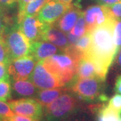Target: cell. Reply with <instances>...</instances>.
Returning a JSON list of instances; mask_svg holds the SVG:
<instances>
[{"mask_svg":"<svg viewBox=\"0 0 121 121\" xmlns=\"http://www.w3.org/2000/svg\"><path fill=\"white\" fill-rule=\"evenodd\" d=\"M116 21L115 18L112 19L90 32V47L83 55L95 63L104 79L118 53L114 40Z\"/></svg>","mask_w":121,"mask_h":121,"instance_id":"cell-1","label":"cell"},{"mask_svg":"<svg viewBox=\"0 0 121 121\" xmlns=\"http://www.w3.org/2000/svg\"><path fill=\"white\" fill-rule=\"evenodd\" d=\"M82 100L67 90L50 104L44 107L43 121H64L82 111ZM41 120V121H42Z\"/></svg>","mask_w":121,"mask_h":121,"instance_id":"cell-2","label":"cell"},{"mask_svg":"<svg viewBox=\"0 0 121 121\" xmlns=\"http://www.w3.org/2000/svg\"><path fill=\"white\" fill-rule=\"evenodd\" d=\"M67 87L79 99L85 102H105L108 100L104 93L105 80L99 78H73Z\"/></svg>","mask_w":121,"mask_h":121,"instance_id":"cell-3","label":"cell"},{"mask_svg":"<svg viewBox=\"0 0 121 121\" xmlns=\"http://www.w3.org/2000/svg\"><path fill=\"white\" fill-rule=\"evenodd\" d=\"M79 60V58L63 52L42 61L44 66L59 79L63 86L67 87L77 73Z\"/></svg>","mask_w":121,"mask_h":121,"instance_id":"cell-4","label":"cell"},{"mask_svg":"<svg viewBox=\"0 0 121 121\" xmlns=\"http://www.w3.org/2000/svg\"><path fill=\"white\" fill-rule=\"evenodd\" d=\"M2 38L11 60L30 55L31 43L22 33L17 23L8 26Z\"/></svg>","mask_w":121,"mask_h":121,"instance_id":"cell-5","label":"cell"},{"mask_svg":"<svg viewBox=\"0 0 121 121\" xmlns=\"http://www.w3.org/2000/svg\"><path fill=\"white\" fill-rule=\"evenodd\" d=\"M8 104L16 114L30 117L40 121L43 118L44 107L35 98H22L9 100Z\"/></svg>","mask_w":121,"mask_h":121,"instance_id":"cell-6","label":"cell"},{"mask_svg":"<svg viewBox=\"0 0 121 121\" xmlns=\"http://www.w3.org/2000/svg\"><path fill=\"white\" fill-rule=\"evenodd\" d=\"M29 79L39 90L64 87L59 79L44 66L42 60L36 63Z\"/></svg>","mask_w":121,"mask_h":121,"instance_id":"cell-7","label":"cell"},{"mask_svg":"<svg viewBox=\"0 0 121 121\" xmlns=\"http://www.w3.org/2000/svg\"><path fill=\"white\" fill-rule=\"evenodd\" d=\"M71 6V3H65L59 0H49L40 9L36 16L42 23L52 24L69 10Z\"/></svg>","mask_w":121,"mask_h":121,"instance_id":"cell-8","label":"cell"},{"mask_svg":"<svg viewBox=\"0 0 121 121\" xmlns=\"http://www.w3.org/2000/svg\"><path fill=\"white\" fill-rule=\"evenodd\" d=\"M37 63L30 55L11 60L8 65L9 75L12 79H29Z\"/></svg>","mask_w":121,"mask_h":121,"instance_id":"cell-9","label":"cell"},{"mask_svg":"<svg viewBox=\"0 0 121 121\" xmlns=\"http://www.w3.org/2000/svg\"><path fill=\"white\" fill-rule=\"evenodd\" d=\"M83 16L86 22L87 32L114 18L108 6L99 4L88 7L83 12Z\"/></svg>","mask_w":121,"mask_h":121,"instance_id":"cell-10","label":"cell"},{"mask_svg":"<svg viewBox=\"0 0 121 121\" xmlns=\"http://www.w3.org/2000/svg\"><path fill=\"white\" fill-rule=\"evenodd\" d=\"M17 24L31 43L40 40L44 24L40 22L36 16H24L17 18Z\"/></svg>","mask_w":121,"mask_h":121,"instance_id":"cell-11","label":"cell"},{"mask_svg":"<svg viewBox=\"0 0 121 121\" xmlns=\"http://www.w3.org/2000/svg\"><path fill=\"white\" fill-rule=\"evenodd\" d=\"M40 40L53 44L61 52H64L70 45L67 35L52 24H44Z\"/></svg>","mask_w":121,"mask_h":121,"instance_id":"cell-12","label":"cell"},{"mask_svg":"<svg viewBox=\"0 0 121 121\" xmlns=\"http://www.w3.org/2000/svg\"><path fill=\"white\" fill-rule=\"evenodd\" d=\"M82 13L83 12L79 5L72 4L71 8L52 24L67 34L71 30Z\"/></svg>","mask_w":121,"mask_h":121,"instance_id":"cell-13","label":"cell"},{"mask_svg":"<svg viewBox=\"0 0 121 121\" xmlns=\"http://www.w3.org/2000/svg\"><path fill=\"white\" fill-rule=\"evenodd\" d=\"M59 48L53 44L43 40H38L31 43L30 55L38 62L44 60L60 52Z\"/></svg>","mask_w":121,"mask_h":121,"instance_id":"cell-14","label":"cell"},{"mask_svg":"<svg viewBox=\"0 0 121 121\" xmlns=\"http://www.w3.org/2000/svg\"><path fill=\"white\" fill-rule=\"evenodd\" d=\"M99 78L105 80L101 76L99 69L95 63L86 56H83L78 63V71L73 78L75 79H86V78Z\"/></svg>","mask_w":121,"mask_h":121,"instance_id":"cell-15","label":"cell"},{"mask_svg":"<svg viewBox=\"0 0 121 121\" xmlns=\"http://www.w3.org/2000/svg\"><path fill=\"white\" fill-rule=\"evenodd\" d=\"M12 86L14 94L21 98H35L39 91L30 79H12Z\"/></svg>","mask_w":121,"mask_h":121,"instance_id":"cell-16","label":"cell"},{"mask_svg":"<svg viewBox=\"0 0 121 121\" xmlns=\"http://www.w3.org/2000/svg\"><path fill=\"white\" fill-rule=\"evenodd\" d=\"M69 90L67 87H61L52 89L39 90L35 96V99L43 107L50 104L60 95Z\"/></svg>","mask_w":121,"mask_h":121,"instance_id":"cell-17","label":"cell"},{"mask_svg":"<svg viewBox=\"0 0 121 121\" xmlns=\"http://www.w3.org/2000/svg\"><path fill=\"white\" fill-rule=\"evenodd\" d=\"M94 113L96 114V121H119L121 118V114L108 104H99Z\"/></svg>","mask_w":121,"mask_h":121,"instance_id":"cell-18","label":"cell"},{"mask_svg":"<svg viewBox=\"0 0 121 121\" xmlns=\"http://www.w3.org/2000/svg\"><path fill=\"white\" fill-rule=\"evenodd\" d=\"M49 0H33L28 3L23 9V10L17 13V18L24 16H36L47 1Z\"/></svg>","mask_w":121,"mask_h":121,"instance_id":"cell-19","label":"cell"},{"mask_svg":"<svg viewBox=\"0 0 121 121\" xmlns=\"http://www.w3.org/2000/svg\"><path fill=\"white\" fill-rule=\"evenodd\" d=\"M12 86L10 76L0 79V100L6 102L12 98Z\"/></svg>","mask_w":121,"mask_h":121,"instance_id":"cell-20","label":"cell"},{"mask_svg":"<svg viewBox=\"0 0 121 121\" xmlns=\"http://www.w3.org/2000/svg\"><path fill=\"white\" fill-rule=\"evenodd\" d=\"M69 32L78 38L82 37L86 33H87L86 22L83 16V12L82 14L80 16V17L78 18L77 22L75 23L73 28Z\"/></svg>","mask_w":121,"mask_h":121,"instance_id":"cell-21","label":"cell"},{"mask_svg":"<svg viewBox=\"0 0 121 121\" xmlns=\"http://www.w3.org/2000/svg\"><path fill=\"white\" fill-rule=\"evenodd\" d=\"M91 44V36L90 32H88L86 33L85 35L82 36L78 39L77 43L75 44L74 46L75 47L78 49L80 52H82L83 55L88 51V49L90 47Z\"/></svg>","mask_w":121,"mask_h":121,"instance_id":"cell-22","label":"cell"},{"mask_svg":"<svg viewBox=\"0 0 121 121\" xmlns=\"http://www.w3.org/2000/svg\"><path fill=\"white\" fill-rule=\"evenodd\" d=\"M9 22L10 19L5 13V9L0 5V38L3 37L6 28L12 25Z\"/></svg>","mask_w":121,"mask_h":121,"instance_id":"cell-23","label":"cell"},{"mask_svg":"<svg viewBox=\"0 0 121 121\" xmlns=\"http://www.w3.org/2000/svg\"><path fill=\"white\" fill-rule=\"evenodd\" d=\"M8 50L3 38H0V63L8 65L10 62Z\"/></svg>","mask_w":121,"mask_h":121,"instance_id":"cell-24","label":"cell"},{"mask_svg":"<svg viewBox=\"0 0 121 121\" xmlns=\"http://www.w3.org/2000/svg\"><path fill=\"white\" fill-rule=\"evenodd\" d=\"M108 105L114 110L121 114V94H117L109 99Z\"/></svg>","mask_w":121,"mask_h":121,"instance_id":"cell-25","label":"cell"},{"mask_svg":"<svg viewBox=\"0 0 121 121\" xmlns=\"http://www.w3.org/2000/svg\"><path fill=\"white\" fill-rule=\"evenodd\" d=\"M14 114L9 104L5 102L0 100V116L5 119H9Z\"/></svg>","mask_w":121,"mask_h":121,"instance_id":"cell-26","label":"cell"},{"mask_svg":"<svg viewBox=\"0 0 121 121\" xmlns=\"http://www.w3.org/2000/svg\"><path fill=\"white\" fill-rule=\"evenodd\" d=\"M114 40L118 51L121 48V20H117L114 28Z\"/></svg>","mask_w":121,"mask_h":121,"instance_id":"cell-27","label":"cell"},{"mask_svg":"<svg viewBox=\"0 0 121 121\" xmlns=\"http://www.w3.org/2000/svg\"><path fill=\"white\" fill-rule=\"evenodd\" d=\"M64 121H92L90 117L85 113L82 112V111L79 112L70 117Z\"/></svg>","mask_w":121,"mask_h":121,"instance_id":"cell-28","label":"cell"},{"mask_svg":"<svg viewBox=\"0 0 121 121\" xmlns=\"http://www.w3.org/2000/svg\"><path fill=\"white\" fill-rule=\"evenodd\" d=\"M108 7L116 20H121V2L114 4Z\"/></svg>","mask_w":121,"mask_h":121,"instance_id":"cell-29","label":"cell"},{"mask_svg":"<svg viewBox=\"0 0 121 121\" xmlns=\"http://www.w3.org/2000/svg\"><path fill=\"white\" fill-rule=\"evenodd\" d=\"M9 120L12 121H40L38 120L34 119L30 117L22 116V115H17L14 114L13 117L9 118Z\"/></svg>","mask_w":121,"mask_h":121,"instance_id":"cell-30","label":"cell"},{"mask_svg":"<svg viewBox=\"0 0 121 121\" xmlns=\"http://www.w3.org/2000/svg\"><path fill=\"white\" fill-rule=\"evenodd\" d=\"M18 0H0V5L4 9L12 8Z\"/></svg>","mask_w":121,"mask_h":121,"instance_id":"cell-31","label":"cell"},{"mask_svg":"<svg viewBox=\"0 0 121 121\" xmlns=\"http://www.w3.org/2000/svg\"><path fill=\"white\" fill-rule=\"evenodd\" d=\"M8 65L0 63V79L9 76Z\"/></svg>","mask_w":121,"mask_h":121,"instance_id":"cell-32","label":"cell"},{"mask_svg":"<svg viewBox=\"0 0 121 121\" xmlns=\"http://www.w3.org/2000/svg\"><path fill=\"white\" fill-rule=\"evenodd\" d=\"M94 1H96L98 4L103 5L106 6H110L114 4L121 2V0H94Z\"/></svg>","mask_w":121,"mask_h":121,"instance_id":"cell-33","label":"cell"},{"mask_svg":"<svg viewBox=\"0 0 121 121\" xmlns=\"http://www.w3.org/2000/svg\"><path fill=\"white\" fill-rule=\"evenodd\" d=\"M114 60H115V67L118 70H121V48L118 51Z\"/></svg>","mask_w":121,"mask_h":121,"instance_id":"cell-34","label":"cell"},{"mask_svg":"<svg viewBox=\"0 0 121 121\" xmlns=\"http://www.w3.org/2000/svg\"><path fill=\"white\" fill-rule=\"evenodd\" d=\"M66 35H67V39H68L70 45H75V44L77 43L78 39H79V38H78L77 36L73 35L72 34H71L70 32L67 33Z\"/></svg>","mask_w":121,"mask_h":121,"instance_id":"cell-35","label":"cell"},{"mask_svg":"<svg viewBox=\"0 0 121 121\" xmlns=\"http://www.w3.org/2000/svg\"><path fill=\"white\" fill-rule=\"evenodd\" d=\"M33 0H18L17 3H18V12H21L23 10V9L24 8V7L28 3H30V1H32Z\"/></svg>","mask_w":121,"mask_h":121,"instance_id":"cell-36","label":"cell"},{"mask_svg":"<svg viewBox=\"0 0 121 121\" xmlns=\"http://www.w3.org/2000/svg\"><path fill=\"white\" fill-rule=\"evenodd\" d=\"M114 90L117 94H121V75L117 78L116 82H115V86H114Z\"/></svg>","mask_w":121,"mask_h":121,"instance_id":"cell-37","label":"cell"},{"mask_svg":"<svg viewBox=\"0 0 121 121\" xmlns=\"http://www.w3.org/2000/svg\"><path fill=\"white\" fill-rule=\"evenodd\" d=\"M59 1H63L65 3H71V1H72V0H59Z\"/></svg>","mask_w":121,"mask_h":121,"instance_id":"cell-38","label":"cell"},{"mask_svg":"<svg viewBox=\"0 0 121 121\" xmlns=\"http://www.w3.org/2000/svg\"><path fill=\"white\" fill-rule=\"evenodd\" d=\"M6 120H7V119H5L4 117L0 116V121H6Z\"/></svg>","mask_w":121,"mask_h":121,"instance_id":"cell-39","label":"cell"},{"mask_svg":"<svg viewBox=\"0 0 121 121\" xmlns=\"http://www.w3.org/2000/svg\"><path fill=\"white\" fill-rule=\"evenodd\" d=\"M6 121H10L9 119H7V120H6Z\"/></svg>","mask_w":121,"mask_h":121,"instance_id":"cell-40","label":"cell"},{"mask_svg":"<svg viewBox=\"0 0 121 121\" xmlns=\"http://www.w3.org/2000/svg\"><path fill=\"white\" fill-rule=\"evenodd\" d=\"M121 121V120H120V121Z\"/></svg>","mask_w":121,"mask_h":121,"instance_id":"cell-41","label":"cell"}]
</instances>
